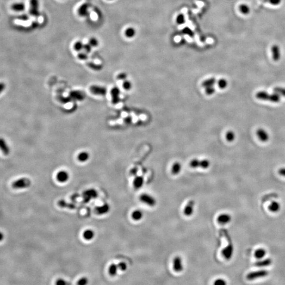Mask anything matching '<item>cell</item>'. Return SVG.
Returning <instances> with one entry per match:
<instances>
[{"label":"cell","mask_w":285,"mask_h":285,"mask_svg":"<svg viewBox=\"0 0 285 285\" xmlns=\"http://www.w3.org/2000/svg\"><path fill=\"white\" fill-rule=\"evenodd\" d=\"M269 275V271L266 270H259L257 271H252L247 274L246 278L249 281H253L258 278H264Z\"/></svg>","instance_id":"3957f363"},{"label":"cell","mask_w":285,"mask_h":285,"mask_svg":"<svg viewBox=\"0 0 285 285\" xmlns=\"http://www.w3.org/2000/svg\"><path fill=\"white\" fill-rule=\"evenodd\" d=\"M143 216H144L143 212L140 210H136L131 213V218L134 221H140L142 219Z\"/></svg>","instance_id":"ac0fdd59"},{"label":"cell","mask_w":285,"mask_h":285,"mask_svg":"<svg viewBox=\"0 0 285 285\" xmlns=\"http://www.w3.org/2000/svg\"><path fill=\"white\" fill-rule=\"evenodd\" d=\"M31 185V181L27 177H22L16 179L12 183V187L13 189L16 190L27 189L30 187Z\"/></svg>","instance_id":"7a4b0ae2"},{"label":"cell","mask_w":285,"mask_h":285,"mask_svg":"<svg viewBox=\"0 0 285 285\" xmlns=\"http://www.w3.org/2000/svg\"><path fill=\"white\" fill-rule=\"evenodd\" d=\"M255 97L258 99L268 100L273 103H278L281 101V96L275 92L272 94H269L268 92L262 91L258 92L255 95Z\"/></svg>","instance_id":"6da1fadb"},{"label":"cell","mask_w":285,"mask_h":285,"mask_svg":"<svg viewBox=\"0 0 285 285\" xmlns=\"http://www.w3.org/2000/svg\"><path fill=\"white\" fill-rule=\"evenodd\" d=\"M210 165V162L207 159H203L200 161V168L203 169H207L209 168Z\"/></svg>","instance_id":"8d00e7d4"},{"label":"cell","mask_w":285,"mask_h":285,"mask_svg":"<svg viewBox=\"0 0 285 285\" xmlns=\"http://www.w3.org/2000/svg\"><path fill=\"white\" fill-rule=\"evenodd\" d=\"M226 140L229 142H232V141L235 140V134L234 132L232 131H229L226 133L225 135Z\"/></svg>","instance_id":"d590c367"},{"label":"cell","mask_w":285,"mask_h":285,"mask_svg":"<svg viewBox=\"0 0 285 285\" xmlns=\"http://www.w3.org/2000/svg\"><path fill=\"white\" fill-rule=\"evenodd\" d=\"M256 134L259 139L262 142H266L269 140V135L264 129H258L256 131Z\"/></svg>","instance_id":"5bb4252c"},{"label":"cell","mask_w":285,"mask_h":285,"mask_svg":"<svg viewBox=\"0 0 285 285\" xmlns=\"http://www.w3.org/2000/svg\"><path fill=\"white\" fill-rule=\"evenodd\" d=\"M83 49L85 50V52H86V53H89L91 52L92 51V46L89 43L88 44H85L84 46H83Z\"/></svg>","instance_id":"f907efd6"},{"label":"cell","mask_w":285,"mask_h":285,"mask_svg":"<svg viewBox=\"0 0 285 285\" xmlns=\"http://www.w3.org/2000/svg\"><path fill=\"white\" fill-rule=\"evenodd\" d=\"M213 284L215 285H225L227 284V283H226L225 280H224L223 279L219 278V279H216L214 281Z\"/></svg>","instance_id":"681fc988"},{"label":"cell","mask_w":285,"mask_h":285,"mask_svg":"<svg viewBox=\"0 0 285 285\" xmlns=\"http://www.w3.org/2000/svg\"><path fill=\"white\" fill-rule=\"evenodd\" d=\"M127 75L125 73H120L118 74L117 76V78L120 80H124L126 78Z\"/></svg>","instance_id":"f5cc1de1"},{"label":"cell","mask_w":285,"mask_h":285,"mask_svg":"<svg viewBox=\"0 0 285 285\" xmlns=\"http://www.w3.org/2000/svg\"><path fill=\"white\" fill-rule=\"evenodd\" d=\"M205 93L208 95H211L213 94L215 92V88L213 87H208L205 88Z\"/></svg>","instance_id":"7dc6e473"},{"label":"cell","mask_w":285,"mask_h":285,"mask_svg":"<svg viewBox=\"0 0 285 285\" xmlns=\"http://www.w3.org/2000/svg\"><path fill=\"white\" fill-rule=\"evenodd\" d=\"M88 7L89 6L87 3H83V4L81 5L80 7H79L78 10L79 16L82 17L87 16L88 13Z\"/></svg>","instance_id":"44dd1931"},{"label":"cell","mask_w":285,"mask_h":285,"mask_svg":"<svg viewBox=\"0 0 285 285\" xmlns=\"http://www.w3.org/2000/svg\"><path fill=\"white\" fill-rule=\"evenodd\" d=\"M25 5L22 2L15 3L11 5V9L16 12L23 11L25 9Z\"/></svg>","instance_id":"cb8c5ba5"},{"label":"cell","mask_w":285,"mask_h":285,"mask_svg":"<svg viewBox=\"0 0 285 285\" xmlns=\"http://www.w3.org/2000/svg\"><path fill=\"white\" fill-rule=\"evenodd\" d=\"M239 9L240 11L241 12L242 14H248L250 12V8L247 5L244 4L240 5Z\"/></svg>","instance_id":"d6a6232c"},{"label":"cell","mask_w":285,"mask_h":285,"mask_svg":"<svg viewBox=\"0 0 285 285\" xmlns=\"http://www.w3.org/2000/svg\"><path fill=\"white\" fill-rule=\"evenodd\" d=\"M267 253V251L264 248L258 249L255 252V257L258 259H261L264 257L266 254Z\"/></svg>","instance_id":"484cf974"},{"label":"cell","mask_w":285,"mask_h":285,"mask_svg":"<svg viewBox=\"0 0 285 285\" xmlns=\"http://www.w3.org/2000/svg\"><path fill=\"white\" fill-rule=\"evenodd\" d=\"M83 46L84 44H83V42L81 41L76 42L74 46V48L75 50L76 51H80L83 50Z\"/></svg>","instance_id":"f35d334b"},{"label":"cell","mask_w":285,"mask_h":285,"mask_svg":"<svg viewBox=\"0 0 285 285\" xmlns=\"http://www.w3.org/2000/svg\"><path fill=\"white\" fill-rule=\"evenodd\" d=\"M117 265L118 269L121 271H126L127 269V264H126V262H123V261L120 262Z\"/></svg>","instance_id":"7bdbcfd3"},{"label":"cell","mask_w":285,"mask_h":285,"mask_svg":"<svg viewBox=\"0 0 285 285\" xmlns=\"http://www.w3.org/2000/svg\"><path fill=\"white\" fill-rule=\"evenodd\" d=\"M111 95L112 97V101L113 104H116L119 101V95H120V90L117 88H114L111 91Z\"/></svg>","instance_id":"7402d4cb"},{"label":"cell","mask_w":285,"mask_h":285,"mask_svg":"<svg viewBox=\"0 0 285 285\" xmlns=\"http://www.w3.org/2000/svg\"><path fill=\"white\" fill-rule=\"evenodd\" d=\"M90 92L97 96H105L107 92L106 88L99 86L93 85L90 87Z\"/></svg>","instance_id":"9c48e42d"},{"label":"cell","mask_w":285,"mask_h":285,"mask_svg":"<svg viewBox=\"0 0 285 285\" xmlns=\"http://www.w3.org/2000/svg\"><path fill=\"white\" fill-rule=\"evenodd\" d=\"M118 267L117 264H111L108 268V273L111 276H115L117 274Z\"/></svg>","instance_id":"83f0119b"},{"label":"cell","mask_w":285,"mask_h":285,"mask_svg":"<svg viewBox=\"0 0 285 285\" xmlns=\"http://www.w3.org/2000/svg\"><path fill=\"white\" fill-rule=\"evenodd\" d=\"M87 1H89V0H87Z\"/></svg>","instance_id":"9f6ffc18"},{"label":"cell","mask_w":285,"mask_h":285,"mask_svg":"<svg viewBox=\"0 0 285 285\" xmlns=\"http://www.w3.org/2000/svg\"><path fill=\"white\" fill-rule=\"evenodd\" d=\"M185 18L184 14L182 13L178 14L176 18V22L179 25H182L185 23Z\"/></svg>","instance_id":"836d02e7"},{"label":"cell","mask_w":285,"mask_h":285,"mask_svg":"<svg viewBox=\"0 0 285 285\" xmlns=\"http://www.w3.org/2000/svg\"><path fill=\"white\" fill-rule=\"evenodd\" d=\"M218 85L220 89H225L228 85V82L224 79H221L218 81Z\"/></svg>","instance_id":"74e56055"},{"label":"cell","mask_w":285,"mask_h":285,"mask_svg":"<svg viewBox=\"0 0 285 285\" xmlns=\"http://www.w3.org/2000/svg\"><path fill=\"white\" fill-rule=\"evenodd\" d=\"M56 178L58 182L64 183L67 182L69 179V173L66 171H60L57 174Z\"/></svg>","instance_id":"7c38bea8"},{"label":"cell","mask_w":285,"mask_h":285,"mask_svg":"<svg viewBox=\"0 0 285 285\" xmlns=\"http://www.w3.org/2000/svg\"><path fill=\"white\" fill-rule=\"evenodd\" d=\"M232 218L230 214L227 213L221 214L217 218V221L221 224H225L231 221Z\"/></svg>","instance_id":"4fadbf2b"},{"label":"cell","mask_w":285,"mask_h":285,"mask_svg":"<svg viewBox=\"0 0 285 285\" xmlns=\"http://www.w3.org/2000/svg\"><path fill=\"white\" fill-rule=\"evenodd\" d=\"M278 173L281 175V176L285 177V168H281L279 169L278 171Z\"/></svg>","instance_id":"11a10c76"},{"label":"cell","mask_w":285,"mask_h":285,"mask_svg":"<svg viewBox=\"0 0 285 285\" xmlns=\"http://www.w3.org/2000/svg\"><path fill=\"white\" fill-rule=\"evenodd\" d=\"M78 58L81 60H86L88 59L87 53L86 52H81L78 53Z\"/></svg>","instance_id":"bcb514c9"},{"label":"cell","mask_w":285,"mask_h":285,"mask_svg":"<svg viewBox=\"0 0 285 285\" xmlns=\"http://www.w3.org/2000/svg\"><path fill=\"white\" fill-rule=\"evenodd\" d=\"M195 205V202L193 200L189 201V202L184 207L183 210L184 214L186 216H191L194 213V207Z\"/></svg>","instance_id":"30bf717a"},{"label":"cell","mask_w":285,"mask_h":285,"mask_svg":"<svg viewBox=\"0 0 285 285\" xmlns=\"http://www.w3.org/2000/svg\"><path fill=\"white\" fill-rule=\"evenodd\" d=\"M55 284V285H66V284H67V283L63 279L59 278V279H58L56 281Z\"/></svg>","instance_id":"816d5d0a"},{"label":"cell","mask_w":285,"mask_h":285,"mask_svg":"<svg viewBox=\"0 0 285 285\" xmlns=\"http://www.w3.org/2000/svg\"><path fill=\"white\" fill-rule=\"evenodd\" d=\"M98 196V193L94 189H89L83 192V198L85 202H89L92 199H94Z\"/></svg>","instance_id":"ba28073f"},{"label":"cell","mask_w":285,"mask_h":285,"mask_svg":"<svg viewBox=\"0 0 285 285\" xmlns=\"http://www.w3.org/2000/svg\"><path fill=\"white\" fill-rule=\"evenodd\" d=\"M271 52L272 59L274 61H277L281 59V50L279 47L277 45H274L271 47Z\"/></svg>","instance_id":"2e32d148"},{"label":"cell","mask_w":285,"mask_h":285,"mask_svg":"<svg viewBox=\"0 0 285 285\" xmlns=\"http://www.w3.org/2000/svg\"><path fill=\"white\" fill-rule=\"evenodd\" d=\"M272 259L270 258H267L264 260H261L258 261L255 263V266L258 267H264L269 266L272 264Z\"/></svg>","instance_id":"d6986e66"},{"label":"cell","mask_w":285,"mask_h":285,"mask_svg":"<svg viewBox=\"0 0 285 285\" xmlns=\"http://www.w3.org/2000/svg\"><path fill=\"white\" fill-rule=\"evenodd\" d=\"M111 210V207L110 205L105 203L104 205L99 206V207H96L95 209V212L98 215H104L108 213Z\"/></svg>","instance_id":"8fae6325"},{"label":"cell","mask_w":285,"mask_h":285,"mask_svg":"<svg viewBox=\"0 0 285 285\" xmlns=\"http://www.w3.org/2000/svg\"><path fill=\"white\" fill-rule=\"evenodd\" d=\"M140 200L142 202L146 205L153 207L157 205V200L153 196L147 193H143L140 196Z\"/></svg>","instance_id":"5b68a950"},{"label":"cell","mask_w":285,"mask_h":285,"mask_svg":"<svg viewBox=\"0 0 285 285\" xmlns=\"http://www.w3.org/2000/svg\"><path fill=\"white\" fill-rule=\"evenodd\" d=\"M110 1H111V0H110Z\"/></svg>","instance_id":"6f0895ef"},{"label":"cell","mask_w":285,"mask_h":285,"mask_svg":"<svg viewBox=\"0 0 285 285\" xmlns=\"http://www.w3.org/2000/svg\"><path fill=\"white\" fill-rule=\"evenodd\" d=\"M87 65L88 67H89L90 69H92L96 71H99L102 69V66L100 64H96L94 62H88Z\"/></svg>","instance_id":"1f68e13d"},{"label":"cell","mask_w":285,"mask_h":285,"mask_svg":"<svg viewBox=\"0 0 285 285\" xmlns=\"http://www.w3.org/2000/svg\"><path fill=\"white\" fill-rule=\"evenodd\" d=\"M281 209V205L277 201H272L269 205L268 209L272 212H277L279 211Z\"/></svg>","instance_id":"603a6c76"},{"label":"cell","mask_w":285,"mask_h":285,"mask_svg":"<svg viewBox=\"0 0 285 285\" xmlns=\"http://www.w3.org/2000/svg\"><path fill=\"white\" fill-rule=\"evenodd\" d=\"M216 82V79L214 78H211L207 79L205 80L202 83V86L205 88L208 87H211L214 85V83Z\"/></svg>","instance_id":"4dcf8cb0"},{"label":"cell","mask_w":285,"mask_h":285,"mask_svg":"<svg viewBox=\"0 0 285 285\" xmlns=\"http://www.w3.org/2000/svg\"><path fill=\"white\" fill-rule=\"evenodd\" d=\"M89 44L92 46V47H96L98 46L99 43H98V40L96 38L92 37L89 40Z\"/></svg>","instance_id":"b9f144b4"},{"label":"cell","mask_w":285,"mask_h":285,"mask_svg":"<svg viewBox=\"0 0 285 285\" xmlns=\"http://www.w3.org/2000/svg\"><path fill=\"white\" fill-rule=\"evenodd\" d=\"M200 160L198 159H194L193 160L191 161L190 163V165L192 168H200Z\"/></svg>","instance_id":"60d3db41"},{"label":"cell","mask_w":285,"mask_h":285,"mask_svg":"<svg viewBox=\"0 0 285 285\" xmlns=\"http://www.w3.org/2000/svg\"><path fill=\"white\" fill-rule=\"evenodd\" d=\"M182 170V165L179 162H175L173 164L171 168V172L173 174L177 175L181 172Z\"/></svg>","instance_id":"d4e9b609"},{"label":"cell","mask_w":285,"mask_h":285,"mask_svg":"<svg viewBox=\"0 0 285 285\" xmlns=\"http://www.w3.org/2000/svg\"><path fill=\"white\" fill-rule=\"evenodd\" d=\"M83 237L86 240L90 241L94 238V231L92 229H87L83 232Z\"/></svg>","instance_id":"ffe728a7"},{"label":"cell","mask_w":285,"mask_h":285,"mask_svg":"<svg viewBox=\"0 0 285 285\" xmlns=\"http://www.w3.org/2000/svg\"><path fill=\"white\" fill-rule=\"evenodd\" d=\"M0 146H1V149L4 155H7L9 154V147H8L7 144L6 143L5 141L4 140H3L2 138L1 140V141H0Z\"/></svg>","instance_id":"4316f807"},{"label":"cell","mask_w":285,"mask_h":285,"mask_svg":"<svg viewBox=\"0 0 285 285\" xmlns=\"http://www.w3.org/2000/svg\"><path fill=\"white\" fill-rule=\"evenodd\" d=\"M58 205L60 207H68V208H70V209H74L75 208V206H74L73 205H69V204H67V203L66 202H64V201L63 200H61V201H59L58 202Z\"/></svg>","instance_id":"ab89813d"},{"label":"cell","mask_w":285,"mask_h":285,"mask_svg":"<svg viewBox=\"0 0 285 285\" xmlns=\"http://www.w3.org/2000/svg\"><path fill=\"white\" fill-rule=\"evenodd\" d=\"M263 1L268 3L272 5H278L281 4V0H262Z\"/></svg>","instance_id":"ee69618b"},{"label":"cell","mask_w":285,"mask_h":285,"mask_svg":"<svg viewBox=\"0 0 285 285\" xmlns=\"http://www.w3.org/2000/svg\"><path fill=\"white\" fill-rule=\"evenodd\" d=\"M183 32L186 35H193V32L191 31V29H190L189 28H186L184 29V30H183Z\"/></svg>","instance_id":"db71d44e"},{"label":"cell","mask_w":285,"mask_h":285,"mask_svg":"<svg viewBox=\"0 0 285 285\" xmlns=\"http://www.w3.org/2000/svg\"><path fill=\"white\" fill-rule=\"evenodd\" d=\"M274 92L277 94L281 96L285 97V88L282 87H276L274 89Z\"/></svg>","instance_id":"e575fe53"},{"label":"cell","mask_w":285,"mask_h":285,"mask_svg":"<svg viewBox=\"0 0 285 285\" xmlns=\"http://www.w3.org/2000/svg\"><path fill=\"white\" fill-rule=\"evenodd\" d=\"M89 158V154L87 152H82L79 154L78 159L81 162H85Z\"/></svg>","instance_id":"f546056e"},{"label":"cell","mask_w":285,"mask_h":285,"mask_svg":"<svg viewBox=\"0 0 285 285\" xmlns=\"http://www.w3.org/2000/svg\"><path fill=\"white\" fill-rule=\"evenodd\" d=\"M123 88H124L125 89L128 90L131 89L132 85H131V83L129 81L125 80L124 81V83L123 84Z\"/></svg>","instance_id":"f6af8a7d"},{"label":"cell","mask_w":285,"mask_h":285,"mask_svg":"<svg viewBox=\"0 0 285 285\" xmlns=\"http://www.w3.org/2000/svg\"><path fill=\"white\" fill-rule=\"evenodd\" d=\"M29 12L32 16H39V0H30Z\"/></svg>","instance_id":"8992f818"},{"label":"cell","mask_w":285,"mask_h":285,"mask_svg":"<svg viewBox=\"0 0 285 285\" xmlns=\"http://www.w3.org/2000/svg\"><path fill=\"white\" fill-rule=\"evenodd\" d=\"M88 283V280L87 278H86V277H83V278H80V279H79L77 284L79 285H87Z\"/></svg>","instance_id":"c3c4849f"},{"label":"cell","mask_w":285,"mask_h":285,"mask_svg":"<svg viewBox=\"0 0 285 285\" xmlns=\"http://www.w3.org/2000/svg\"><path fill=\"white\" fill-rule=\"evenodd\" d=\"M227 238L229 241V244L225 248L223 249L222 250V255L225 259L230 260L232 258L233 253V246L229 235H227Z\"/></svg>","instance_id":"277c9868"},{"label":"cell","mask_w":285,"mask_h":285,"mask_svg":"<svg viewBox=\"0 0 285 285\" xmlns=\"http://www.w3.org/2000/svg\"><path fill=\"white\" fill-rule=\"evenodd\" d=\"M173 268L176 272H181L184 269V266L183 264L182 258L179 256H176L173 260Z\"/></svg>","instance_id":"52a82bcc"},{"label":"cell","mask_w":285,"mask_h":285,"mask_svg":"<svg viewBox=\"0 0 285 285\" xmlns=\"http://www.w3.org/2000/svg\"><path fill=\"white\" fill-rule=\"evenodd\" d=\"M70 97L72 99L78 101H82L85 99V96L83 92L79 90H74L70 93Z\"/></svg>","instance_id":"9a60e30c"},{"label":"cell","mask_w":285,"mask_h":285,"mask_svg":"<svg viewBox=\"0 0 285 285\" xmlns=\"http://www.w3.org/2000/svg\"><path fill=\"white\" fill-rule=\"evenodd\" d=\"M144 183V179L142 176H138L134 179L133 181L134 188L135 189H140L142 188Z\"/></svg>","instance_id":"e0dca14e"},{"label":"cell","mask_w":285,"mask_h":285,"mask_svg":"<svg viewBox=\"0 0 285 285\" xmlns=\"http://www.w3.org/2000/svg\"><path fill=\"white\" fill-rule=\"evenodd\" d=\"M124 34L127 38H133L136 35V30L133 27H129L125 31Z\"/></svg>","instance_id":"f1b7e54d"}]
</instances>
